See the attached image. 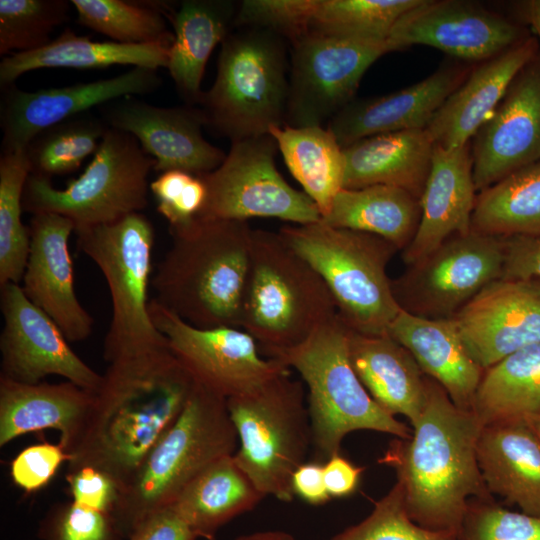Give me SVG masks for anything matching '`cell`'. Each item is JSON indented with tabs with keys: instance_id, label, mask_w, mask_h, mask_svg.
<instances>
[{
	"instance_id": "11a10c76",
	"label": "cell",
	"mask_w": 540,
	"mask_h": 540,
	"mask_svg": "<svg viewBox=\"0 0 540 540\" xmlns=\"http://www.w3.org/2000/svg\"><path fill=\"white\" fill-rule=\"evenodd\" d=\"M520 4L522 15L533 28L540 47V0L524 1Z\"/></svg>"
},
{
	"instance_id": "9f6ffc18",
	"label": "cell",
	"mask_w": 540,
	"mask_h": 540,
	"mask_svg": "<svg viewBox=\"0 0 540 540\" xmlns=\"http://www.w3.org/2000/svg\"><path fill=\"white\" fill-rule=\"evenodd\" d=\"M233 540H297L293 535L279 530L259 531L241 535Z\"/></svg>"
},
{
	"instance_id": "6f0895ef",
	"label": "cell",
	"mask_w": 540,
	"mask_h": 540,
	"mask_svg": "<svg viewBox=\"0 0 540 540\" xmlns=\"http://www.w3.org/2000/svg\"><path fill=\"white\" fill-rule=\"evenodd\" d=\"M532 429L540 440V414L527 419Z\"/></svg>"
},
{
	"instance_id": "db71d44e",
	"label": "cell",
	"mask_w": 540,
	"mask_h": 540,
	"mask_svg": "<svg viewBox=\"0 0 540 540\" xmlns=\"http://www.w3.org/2000/svg\"><path fill=\"white\" fill-rule=\"evenodd\" d=\"M291 486L294 496L311 505H322L331 499L324 481L323 464L318 461L302 463L293 473Z\"/></svg>"
},
{
	"instance_id": "1f68e13d",
	"label": "cell",
	"mask_w": 540,
	"mask_h": 540,
	"mask_svg": "<svg viewBox=\"0 0 540 540\" xmlns=\"http://www.w3.org/2000/svg\"><path fill=\"white\" fill-rule=\"evenodd\" d=\"M170 48L165 44L99 42L65 29L42 48L4 56L0 62V86L14 84L26 72L43 68L103 69L114 65L167 68Z\"/></svg>"
},
{
	"instance_id": "2e32d148",
	"label": "cell",
	"mask_w": 540,
	"mask_h": 540,
	"mask_svg": "<svg viewBox=\"0 0 540 540\" xmlns=\"http://www.w3.org/2000/svg\"><path fill=\"white\" fill-rule=\"evenodd\" d=\"M530 35L524 25L473 2L420 0L397 20L387 43L391 52L425 45L481 63Z\"/></svg>"
},
{
	"instance_id": "4fadbf2b",
	"label": "cell",
	"mask_w": 540,
	"mask_h": 540,
	"mask_svg": "<svg viewBox=\"0 0 540 540\" xmlns=\"http://www.w3.org/2000/svg\"><path fill=\"white\" fill-rule=\"evenodd\" d=\"M285 125L322 126L353 101L368 68L390 53L387 40L307 33L292 41Z\"/></svg>"
},
{
	"instance_id": "c3c4849f",
	"label": "cell",
	"mask_w": 540,
	"mask_h": 540,
	"mask_svg": "<svg viewBox=\"0 0 540 540\" xmlns=\"http://www.w3.org/2000/svg\"><path fill=\"white\" fill-rule=\"evenodd\" d=\"M69 455L58 444L40 443L26 447L10 464L13 482L27 493L46 486Z\"/></svg>"
},
{
	"instance_id": "7c38bea8",
	"label": "cell",
	"mask_w": 540,
	"mask_h": 540,
	"mask_svg": "<svg viewBox=\"0 0 540 540\" xmlns=\"http://www.w3.org/2000/svg\"><path fill=\"white\" fill-rule=\"evenodd\" d=\"M277 149L270 134L231 142L221 165L199 176L207 198L198 217L239 221L272 217L295 224L320 221L315 202L290 186L277 170Z\"/></svg>"
},
{
	"instance_id": "d590c367",
	"label": "cell",
	"mask_w": 540,
	"mask_h": 540,
	"mask_svg": "<svg viewBox=\"0 0 540 540\" xmlns=\"http://www.w3.org/2000/svg\"><path fill=\"white\" fill-rule=\"evenodd\" d=\"M472 411L483 426L540 414V342L484 371Z\"/></svg>"
},
{
	"instance_id": "8d00e7d4",
	"label": "cell",
	"mask_w": 540,
	"mask_h": 540,
	"mask_svg": "<svg viewBox=\"0 0 540 540\" xmlns=\"http://www.w3.org/2000/svg\"><path fill=\"white\" fill-rule=\"evenodd\" d=\"M471 230L494 237L540 234V160L478 192Z\"/></svg>"
},
{
	"instance_id": "44dd1931",
	"label": "cell",
	"mask_w": 540,
	"mask_h": 540,
	"mask_svg": "<svg viewBox=\"0 0 540 540\" xmlns=\"http://www.w3.org/2000/svg\"><path fill=\"white\" fill-rule=\"evenodd\" d=\"M453 319L469 354L486 370L540 342V281L495 280Z\"/></svg>"
},
{
	"instance_id": "7402d4cb",
	"label": "cell",
	"mask_w": 540,
	"mask_h": 540,
	"mask_svg": "<svg viewBox=\"0 0 540 540\" xmlns=\"http://www.w3.org/2000/svg\"><path fill=\"white\" fill-rule=\"evenodd\" d=\"M74 230V223L62 215H33L22 288L27 298L57 324L69 342H80L92 334L94 320L79 302L74 288L69 251V238Z\"/></svg>"
},
{
	"instance_id": "6da1fadb",
	"label": "cell",
	"mask_w": 540,
	"mask_h": 540,
	"mask_svg": "<svg viewBox=\"0 0 540 540\" xmlns=\"http://www.w3.org/2000/svg\"><path fill=\"white\" fill-rule=\"evenodd\" d=\"M68 472L90 466L119 492L183 411L195 381L171 350L109 364Z\"/></svg>"
},
{
	"instance_id": "7a4b0ae2",
	"label": "cell",
	"mask_w": 540,
	"mask_h": 540,
	"mask_svg": "<svg viewBox=\"0 0 540 540\" xmlns=\"http://www.w3.org/2000/svg\"><path fill=\"white\" fill-rule=\"evenodd\" d=\"M482 427L427 377V402L411 436L392 440L379 459L395 470L415 523L458 535L470 501L492 498L477 460Z\"/></svg>"
},
{
	"instance_id": "4316f807",
	"label": "cell",
	"mask_w": 540,
	"mask_h": 540,
	"mask_svg": "<svg viewBox=\"0 0 540 540\" xmlns=\"http://www.w3.org/2000/svg\"><path fill=\"white\" fill-rule=\"evenodd\" d=\"M387 333L414 357L459 408L472 411L484 371L471 357L455 320L429 319L401 310Z\"/></svg>"
},
{
	"instance_id": "836d02e7",
	"label": "cell",
	"mask_w": 540,
	"mask_h": 540,
	"mask_svg": "<svg viewBox=\"0 0 540 540\" xmlns=\"http://www.w3.org/2000/svg\"><path fill=\"white\" fill-rule=\"evenodd\" d=\"M420 218L418 198L401 188L373 185L341 189L321 221L378 236L403 251L413 240Z\"/></svg>"
},
{
	"instance_id": "e575fe53",
	"label": "cell",
	"mask_w": 540,
	"mask_h": 540,
	"mask_svg": "<svg viewBox=\"0 0 540 540\" xmlns=\"http://www.w3.org/2000/svg\"><path fill=\"white\" fill-rule=\"evenodd\" d=\"M286 166L324 217L343 189L345 158L334 134L322 126L270 128Z\"/></svg>"
},
{
	"instance_id": "b9f144b4",
	"label": "cell",
	"mask_w": 540,
	"mask_h": 540,
	"mask_svg": "<svg viewBox=\"0 0 540 540\" xmlns=\"http://www.w3.org/2000/svg\"><path fill=\"white\" fill-rule=\"evenodd\" d=\"M71 1L0 0V55L36 50L69 19Z\"/></svg>"
},
{
	"instance_id": "681fc988",
	"label": "cell",
	"mask_w": 540,
	"mask_h": 540,
	"mask_svg": "<svg viewBox=\"0 0 540 540\" xmlns=\"http://www.w3.org/2000/svg\"><path fill=\"white\" fill-rule=\"evenodd\" d=\"M72 501L78 505L111 514L119 495L116 483L104 472L85 466L68 472Z\"/></svg>"
},
{
	"instance_id": "ffe728a7",
	"label": "cell",
	"mask_w": 540,
	"mask_h": 540,
	"mask_svg": "<svg viewBox=\"0 0 540 540\" xmlns=\"http://www.w3.org/2000/svg\"><path fill=\"white\" fill-rule=\"evenodd\" d=\"M101 117L109 128L137 139L155 161L154 171L181 170L203 176L224 161V151L205 140L201 108L161 107L126 97L103 105Z\"/></svg>"
},
{
	"instance_id": "f5cc1de1",
	"label": "cell",
	"mask_w": 540,
	"mask_h": 540,
	"mask_svg": "<svg viewBox=\"0 0 540 540\" xmlns=\"http://www.w3.org/2000/svg\"><path fill=\"white\" fill-rule=\"evenodd\" d=\"M324 481L331 498L352 495L359 487L363 467L356 466L340 453L326 459L323 464Z\"/></svg>"
},
{
	"instance_id": "9c48e42d",
	"label": "cell",
	"mask_w": 540,
	"mask_h": 540,
	"mask_svg": "<svg viewBox=\"0 0 540 540\" xmlns=\"http://www.w3.org/2000/svg\"><path fill=\"white\" fill-rule=\"evenodd\" d=\"M79 248L98 266L110 292L112 320L104 340L109 363L170 350L149 314L154 228L142 213L107 225L77 229Z\"/></svg>"
},
{
	"instance_id": "ac0fdd59",
	"label": "cell",
	"mask_w": 540,
	"mask_h": 540,
	"mask_svg": "<svg viewBox=\"0 0 540 540\" xmlns=\"http://www.w3.org/2000/svg\"><path fill=\"white\" fill-rule=\"evenodd\" d=\"M162 84L157 70L132 67L111 78L25 91L1 87V154L25 151L43 130L115 100L155 92Z\"/></svg>"
},
{
	"instance_id": "52a82bcc",
	"label": "cell",
	"mask_w": 540,
	"mask_h": 540,
	"mask_svg": "<svg viewBox=\"0 0 540 540\" xmlns=\"http://www.w3.org/2000/svg\"><path fill=\"white\" fill-rule=\"evenodd\" d=\"M273 358L294 368L307 386L312 445L319 458L340 453L344 437L358 430L411 436L412 429L382 409L361 383L349 358L348 328L338 315Z\"/></svg>"
},
{
	"instance_id": "ee69618b",
	"label": "cell",
	"mask_w": 540,
	"mask_h": 540,
	"mask_svg": "<svg viewBox=\"0 0 540 540\" xmlns=\"http://www.w3.org/2000/svg\"><path fill=\"white\" fill-rule=\"evenodd\" d=\"M459 540H540V517L508 510L492 498L472 499Z\"/></svg>"
},
{
	"instance_id": "f546056e",
	"label": "cell",
	"mask_w": 540,
	"mask_h": 540,
	"mask_svg": "<svg viewBox=\"0 0 540 540\" xmlns=\"http://www.w3.org/2000/svg\"><path fill=\"white\" fill-rule=\"evenodd\" d=\"M435 143L427 129L370 136L343 148L344 189L373 185L401 188L420 200Z\"/></svg>"
},
{
	"instance_id": "9a60e30c",
	"label": "cell",
	"mask_w": 540,
	"mask_h": 540,
	"mask_svg": "<svg viewBox=\"0 0 540 540\" xmlns=\"http://www.w3.org/2000/svg\"><path fill=\"white\" fill-rule=\"evenodd\" d=\"M149 314L195 383L225 399L289 371L281 361L261 357L256 340L241 328L193 326L156 299L149 302Z\"/></svg>"
},
{
	"instance_id": "8fae6325",
	"label": "cell",
	"mask_w": 540,
	"mask_h": 540,
	"mask_svg": "<svg viewBox=\"0 0 540 540\" xmlns=\"http://www.w3.org/2000/svg\"><path fill=\"white\" fill-rule=\"evenodd\" d=\"M154 166L135 137L109 128L85 171L63 189L50 178L30 174L23 211L62 215L75 230L115 223L146 208Z\"/></svg>"
},
{
	"instance_id": "5bb4252c",
	"label": "cell",
	"mask_w": 540,
	"mask_h": 540,
	"mask_svg": "<svg viewBox=\"0 0 540 540\" xmlns=\"http://www.w3.org/2000/svg\"><path fill=\"white\" fill-rule=\"evenodd\" d=\"M503 238L474 231L445 241L392 279L401 310L429 319L453 318L482 289L501 278Z\"/></svg>"
},
{
	"instance_id": "30bf717a",
	"label": "cell",
	"mask_w": 540,
	"mask_h": 540,
	"mask_svg": "<svg viewBox=\"0 0 540 540\" xmlns=\"http://www.w3.org/2000/svg\"><path fill=\"white\" fill-rule=\"evenodd\" d=\"M226 402L238 437L237 464L265 496L291 502L293 473L312 444L303 383L286 371Z\"/></svg>"
},
{
	"instance_id": "7dc6e473",
	"label": "cell",
	"mask_w": 540,
	"mask_h": 540,
	"mask_svg": "<svg viewBox=\"0 0 540 540\" xmlns=\"http://www.w3.org/2000/svg\"><path fill=\"white\" fill-rule=\"evenodd\" d=\"M42 540H120L111 514L73 501L57 506L43 520Z\"/></svg>"
},
{
	"instance_id": "d6a6232c",
	"label": "cell",
	"mask_w": 540,
	"mask_h": 540,
	"mask_svg": "<svg viewBox=\"0 0 540 540\" xmlns=\"http://www.w3.org/2000/svg\"><path fill=\"white\" fill-rule=\"evenodd\" d=\"M265 495L237 464L234 454L220 457L200 471L172 506L199 538L213 540L235 517L251 511Z\"/></svg>"
},
{
	"instance_id": "ba28073f",
	"label": "cell",
	"mask_w": 540,
	"mask_h": 540,
	"mask_svg": "<svg viewBox=\"0 0 540 540\" xmlns=\"http://www.w3.org/2000/svg\"><path fill=\"white\" fill-rule=\"evenodd\" d=\"M221 44L215 81L200 102L205 125L231 142L285 125L289 78L282 36L248 27Z\"/></svg>"
},
{
	"instance_id": "e0dca14e",
	"label": "cell",
	"mask_w": 540,
	"mask_h": 540,
	"mask_svg": "<svg viewBox=\"0 0 540 540\" xmlns=\"http://www.w3.org/2000/svg\"><path fill=\"white\" fill-rule=\"evenodd\" d=\"M1 311V377L37 384L56 375L85 390H98L103 375L72 350L61 329L27 298L22 286L8 283L1 287Z\"/></svg>"
},
{
	"instance_id": "816d5d0a",
	"label": "cell",
	"mask_w": 540,
	"mask_h": 540,
	"mask_svg": "<svg viewBox=\"0 0 540 540\" xmlns=\"http://www.w3.org/2000/svg\"><path fill=\"white\" fill-rule=\"evenodd\" d=\"M187 522L168 506L140 523L127 540H197Z\"/></svg>"
},
{
	"instance_id": "7bdbcfd3",
	"label": "cell",
	"mask_w": 540,
	"mask_h": 540,
	"mask_svg": "<svg viewBox=\"0 0 540 540\" xmlns=\"http://www.w3.org/2000/svg\"><path fill=\"white\" fill-rule=\"evenodd\" d=\"M329 540H459L448 531L424 528L408 515L399 482L380 500L372 512L358 524L352 525Z\"/></svg>"
},
{
	"instance_id": "d4e9b609",
	"label": "cell",
	"mask_w": 540,
	"mask_h": 540,
	"mask_svg": "<svg viewBox=\"0 0 540 540\" xmlns=\"http://www.w3.org/2000/svg\"><path fill=\"white\" fill-rule=\"evenodd\" d=\"M537 38L523 41L479 63L437 111L427 131L446 149L468 142L502 100L519 71L539 52Z\"/></svg>"
},
{
	"instance_id": "bcb514c9",
	"label": "cell",
	"mask_w": 540,
	"mask_h": 540,
	"mask_svg": "<svg viewBox=\"0 0 540 540\" xmlns=\"http://www.w3.org/2000/svg\"><path fill=\"white\" fill-rule=\"evenodd\" d=\"M312 0H245L233 25L258 27L294 41L308 33Z\"/></svg>"
},
{
	"instance_id": "5b68a950",
	"label": "cell",
	"mask_w": 540,
	"mask_h": 540,
	"mask_svg": "<svg viewBox=\"0 0 540 540\" xmlns=\"http://www.w3.org/2000/svg\"><path fill=\"white\" fill-rule=\"evenodd\" d=\"M337 315L320 275L279 233L253 229L240 328L273 358Z\"/></svg>"
},
{
	"instance_id": "f6af8a7d",
	"label": "cell",
	"mask_w": 540,
	"mask_h": 540,
	"mask_svg": "<svg viewBox=\"0 0 540 540\" xmlns=\"http://www.w3.org/2000/svg\"><path fill=\"white\" fill-rule=\"evenodd\" d=\"M150 191L157 201L156 209L169 223V229L192 222L207 198L203 179L181 170L160 173L150 183Z\"/></svg>"
},
{
	"instance_id": "60d3db41",
	"label": "cell",
	"mask_w": 540,
	"mask_h": 540,
	"mask_svg": "<svg viewBox=\"0 0 540 540\" xmlns=\"http://www.w3.org/2000/svg\"><path fill=\"white\" fill-rule=\"evenodd\" d=\"M420 0H312L308 33L387 40L397 20Z\"/></svg>"
},
{
	"instance_id": "ab89813d",
	"label": "cell",
	"mask_w": 540,
	"mask_h": 540,
	"mask_svg": "<svg viewBox=\"0 0 540 540\" xmlns=\"http://www.w3.org/2000/svg\"><path fill=\"white\" fill-rule=\"evenodd\" d=\"M31 167L25 151L0 156V287L23 279L30 231L21 219L22 199Z\"/></svg>"
},
{
	"instance_id": "f35d334b",
	"label": "cell",
	"mask_w": 540,
	"mask_h": 540,
	"mask_svg": "<svg viewBox=\"0 0 540 540\" xmlns=\"http://www.w3.org/2000/svg\"><path fill=\"white\" fill-rule=\"evenodd\" d=\"M108 129L101 116L87 112L43 130L25 149L31 174L51 178L78 170Z\"/></svg>"
},
{
	"instance_id": "484cf974",
	"label": "cell",
	"mask_w": 540,
	"mask_h": 540,
	"mask_svg": "<svg viewBox=\"0 0 540 540\" xmlns=\"http://www.w3.org/2000/svg\"><path fill=\"white\" fill-rule=\"evenodd\" d=\"M93 401L94 392L69 381L25 384L0 376V446L27 433L54 429L69 455L82 435Z\"/></svg>"
},
{
	"instance_id": "74e56055",
	"label": "cell",
	"mask_w": 540,
	"mask_h": 540,
	"mask_svg": "<svg viewBox=\"0 0 540 540\" xmlns=\"http://www.w3.org/2000/svg\"><path fill=\"white\" fill-rule=\"evenodd\" d=\"M78 24L108 36L112 41L131 44L172 46L174 34L167 26L168 5L125 0H71Z\"/></svg>"
},
{
	"instance_id": "f1b7e54d",
	"label": "cell",
	"mask_w": 540,
	"mask_h": 540,
	"mask_svg": "<svg viewBox=\"0 0 540 540\" xmlns=\"http://www.w3.org/2000/svg\"><path fill=\"white\" fill-rule=\"evenodd\" d=\"M348 352L374 401L394 417L405 416L413 427L427 402V376L412 354L388 333L364 335L349 328Z\"/></svg>"
},
{
	"instance_id": "603a6c76",
	"label": "cell",
	"mask_w": 540,
	"mask_h": 540,
	"mask_svg": "<svg viewBox=\"0 0 540 540\" xmlns=\"http://www.w3.org/2000/svg\"><path fill=\"white\" fill-rule=\"evenodd\" d=\"M472 67L448 62L425 79L399 91L350 102L328 125L342 148L378 134L426 129Z\"/></svg>"
},
{
	"instance_id": "277c9868",
	"label": "cell",
	"mask_w": 540,
	"mask_h": 540,
	"mask_svg": "<svg viewBox=\"0 0 540 540\" xmlns=\"http://www.w3.org/2000/svg\"><path fill=\"white\" fill-rule=\"evenodd\" d=\"M237 448L226 399L195 383L179 417L119 492L111 513L118 535L127 540L146 518L170 506L200 471Z\"/></svg>"
},
{
	"instance_id": "4dcf8cb0",
	"label": "cell",
	"mask_w": 540,
	"mask_h": 540,
	"mask_svg": "<svg viewBox=\"0 0 540 540\" xmlns=\"http://www.w3.org/2000/svg\"><path fill=\"white\" fill-rule=\"evenodd\" d=\"M236 13L237 6L230 0H184L168 15L174 41L166 69L187 105L200 104L206 64L229 34Z\"/></svg>"
},
{
	"instance_id": "d6986e66",
	"label": "cell",
	"mask_w": 540,
	"mask_h": 540,
	"mask_svg": "<svg viewBox=\"0 0 540 540\" xmlns=\"http://www.w3.org/2000/svg\"><path fill=\"white\" fill-rule=\"evenodd\" d=\"M471 154L477 192L540 160V50L472 138Z\"/></svg>"
},
{
	"instance_id": "cb8c5ba5",
	"label": "cell",
	"mask_w": 540,
	"mask_h": 540,
	"mask_svg": "<svg viewBox=\"0 0 540 540\" xmlns=\"http://www.w3.org/2000/svg\"><path fill=\"white\" fill-rule=\"evenodd\" d=\"M476 193L471 142L452 149L435 144L420 198L419 226L402 251L407 266L422 260L451 237L470 233Z\"/></svg>"
},
{
	"instance_id": "83f0119b",
	"label": "cell",
	"mask_w": 540,
	"mask_h": 540,
	"mask_svg": "<svg viewBox=\"0 0 540 540\" xmlns=\"http://www.w3.org/2000/svg\"><path fill=\"white\" fill-rule=\"evenodd\" d=\"M478 465L488 491L520 512L540 517V440L527 419L482 427Z\"/></svg>"
},
{
	"instance_id": "3957f363",
	"label": "cell",
	"mask_w": 540,
	"mask_h": 540,
	"mask_svg": "<svg viewBox=\"0 0 540 540\" xmlns=\"http://www.w3.org/2000/svg\"><path fill=\"white\" fill-rule=\"evenodd\" d=\"M169 231L172 244L151 279L154 299L193 326L240 328L253 229L197 216Z\"/></svg>"
},
{
	"instance_id": "f907efd6",
	"label": "cell",
	"mask_w": 540,
	"mask_h": 540,
	"mask_svg": "<svg viewBox=\"0 0 540 540\" xmlns=\"http://www.w3.org/2000/svg\"><path fill=\"white\" fill-rule=\"evenodd\" d=\"M503 238L500 279L540 281V234Z\"/></svg>"
},
{
	"instance_id": "8992f818",
	"label": "cell",
	"mask_w": 540,
	"mask_h": 540,
	"mask_svg": "<svg viewBox=\"0 0 540 540\" xmlns=\"http://www.w3.org/2000/svg\"><path fill=\"white\" fill-rule=\"evenodd\" d=\"M278 233L323 279L347 328L364 335L387 334L401 311L387 274L398 251L395 246L378 236L332 227L321 220L284 225Z\"/></svg>"
}]
</instances>
